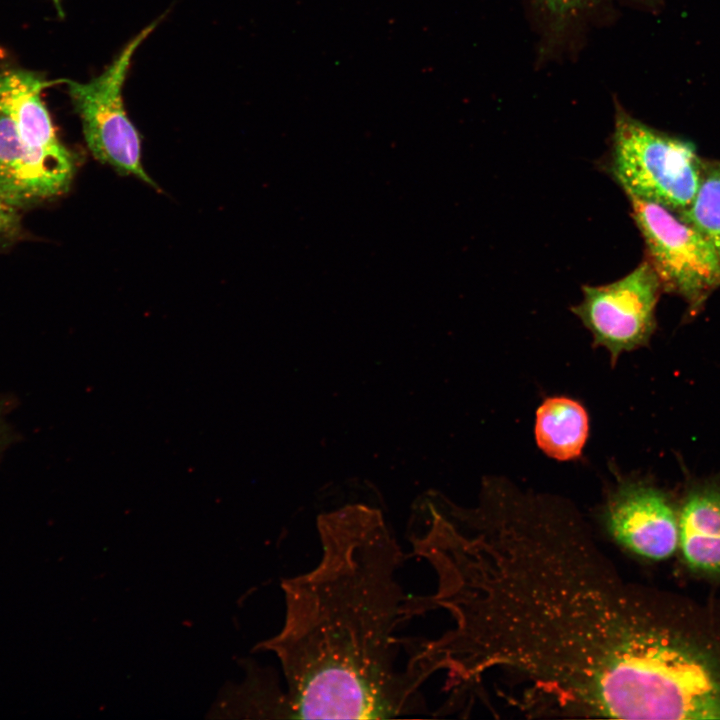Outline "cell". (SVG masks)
I'll return each instance as SVG.
<instances>
[{"label":"cell","instance_id":"cell-14","mask_svg":"<svg viewBox=\"0 0 720 720\" xmlns=\"http://www.w3.org/2000/svg\"><path fill=\"white\" fill-rule=\"evenodd\" d=\"M15 408V397L0 393V459L6 450L18 439L17 432L8 421L10 413Z\"/></svg>","mask_w":720,"mask_h":720},{"label":"cell","instance_id":"cell-9","mask_svg":"<svg viewBox=\"0 0 720 720\" xmlns=\"http://www.w3.org/2000/svg\"><path fill=\"white\" fill-rule=\"evenodd\" d=\"M51 84L33 71L20 68L1 71L0 112L12 121L21 140L34 152L76 167L74 155L57 137L41 97L44 88Z\"/></svg>","mask_w":720,"mask_h":720},{"label":"cell","instance_id":"cell-10","mask_svg":"<svg viewBox=\"0 0 720 720\" xmlns=\"http://www.w3.org/2000/svg\"><path fill=\"white\" fill-rule=\"evenodd\" d=\"M679 545L687 565L720 573V483L700 482L687 491L678 511Z\"/></svg>","mask_w":720,"mask_h":720},{"label":"cell","instance_id":"cell-12","mask_svg":"<svg viewBox=\"0 0 720 720\" xmlns=\"http://www.w3.org/2000/svg\"><path fill=\"white\" fill-rule=\"evenodd\" d=\"M678 216L708 241L720 263V160L704 161L697 192Z\"/></svg>","mask_w":720,"mask_h":720},{"label":"cell","instance_id":"cell-15","mask_svg":"<svg viewBox=\"0 0 720 720\" xmlns=\"http://www.w3.org/2000/svg\"><path fill=\"white\" fill-rule=\"evenodd\" d=\"M20 229L18 209L6 204L0 198V240L14 237Z\"/></svg>","mask_w":720,"mask_h":720},{"label":"cell","instance_id":"cell-1","mask_svg":"<svg viewBox=\"0 0 720 720\" xmlns=\"http://www.w3.org/2000/svg\"><path fill=\"white\" fill-rule=\"evenodd\" d=\"M409 528L436 576L425 608L453 622L420 642L444 676L441 711L660 717L685 669L678 624L624 579L576 508L494 485L471 509L427 502Z\"/></svg>","mask_w":720,"mask_h":720},{"label":"cell","instance_id":"cell-4","mask_svg":"<svg viewBox=\"0 0 720 720\" xmlns=\"http://www.w3.org/2000/svg\"><path fill=\"white\" fill-rule=\"evenodd\" d=\"M156 26L157 21L140 31L113 62L89 82L64 81L93 156L119 173L133 175L153 186V180L141 164L140 137L126 114L122 89L134 53Z\"/></svg>","mask_w":720,"mask_h":720},{"label":"cell","instance_id":"cell-13","mask_svg":"<svg viewBox=\"0 0 720 720\" xmlns=\"http://www.w3.org/2000/svg\"><path fill=\"white\" fill-rule=\"evenodd\" d=\"M597 0H534L548 22L551 34L560 36L573 20L591 7ZM651 4L655 0H638Z\"/></svg>","mask_w":720,"mask_h":720},{"label":"cell","instance_id":"cell-3","mask_svg":"<svg viewBox=\"0 0 720 720\" xmlns=\"http://www.w3.org/2000/svg\"><path fill=\"white\" fill-rule=\"evenodd\" d=\"M610 144L606 169L627 195L676 215L689 207L704 164L692 143L648 126L617 105Z\"/></svg>","mask_w":720,"mask_h":720},{"label":"cell","instance_id":"cell-11","mask_svg":"<svg viewBox=\"0 0 720 720\" xmlns=\"http://www.w3.org/2000/svg\"><path fill=\"white\" fill-rule=\"evenodd\" d=\"M588 434V413L577 400L565 396L548 397L536 410L535 440L550 458L558 461L579 458Z\"/></svg>","mask_w":720,"mask_h":720},{"label":"cell","instance_id":"cell-7","mask_svg":"<svg viewBox=\"0 0 720 720\" xmlns=\"http://www.w3.org/2000/svg\"><path fill=\"white\" fill-rule=\"evenodd\" d=\"M602 519L615 541L642 558L663 560L678 548V511L668 494L646 479L619 477L608 491Z\"/></svg>","mask_w":720,"mask_h":720},{"label":"cell","instance_id":"cell-2","mask_svg":"<svg viewBox=\"0 0 720 720\" xmlns=\"http://www.w3.org/2000/svg\"><path fill=\"white\" fill-rule=\"evenodd\" d=\"M321 557L282 582L285 620L260 645L278 657L290 718L387 719L425 712L426 678L413 663L415 638L401 626L424 613L398 573L406 558L382 511L352 503L316 521Z\"/></svg>","mask_w":720,"mask_h":720},{"label":"cell","instance_id":"cell-8","mask_svg":"<svg viewBox=\"0 0 720 720\" xmlns=\"http://www.w3.org/2000/svg\"><path fill=\"white\" fill-rule=\"evenodd\" d=\"M75 168L34 152L0 112V198L6 204L19 210L66 192Z\"/></svg>","mask_w":720,"mask_h":720},{"label":"cell","instance_id":"cell-5","mask_svg":"<svg viewBox=\"0 0 720 720\" xmlns=\"http://www.w3.org/2000/svg\"><path fill=\"white\" fill-rule=\"evenodd\" d=\"M644 239L647 261L662 290L680 296L695 314L720 285V263L708 241L690 224L656 203L627 195Z\"/></svg>","mask_w":720,"mask_h":720},{"label":"cell","instance_id":"cell-6","mask_svg":"<svg viewBox=\"0 0 720 720\" xmlns=\"http://www.w3.org/2000/svg\"><path fill=\"white\" fill-rule=\"evenodd\" d=\"M662 286L647 260L626 276L605 285L582 287V301L571 307L591 333L593 346L604 347L614 367L623 352L647 346L656 329V306Z\"/></svg>","mask_w":720,"mask_h":720}]
</instances>
